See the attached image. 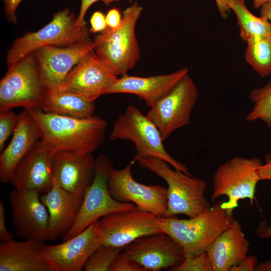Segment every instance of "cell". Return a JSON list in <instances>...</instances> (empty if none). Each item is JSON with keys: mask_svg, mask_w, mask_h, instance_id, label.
<instances>
[{"mask_svg": "<svg viewBox=\"0 0 271 271\" xmlns=\"http://www.w3.org/2000/svg\"><path fill=\"white\" fill-rule=\"evenodd\" d=\"M256 234L261 238H270L271 224L268 226L265 221H261L256 229Z\"/></svg>", "mask_w": 271, "mask_h": 271, "instance_id": "obj_40", "label": "cell"}, {"mask_svg": "<svg viewBox=\"0 0 271 271\" xmlns=\"http://www.w3.org/2000/svg\"><path fill=\"white\" fill-rule=\"evenodd\" d=\"M107 27L114 29L120 24L122 17L119 11L116 8L110 9L105 16Z\"/></svg>", "mask_w": 271, "mask_h": 271, "instance_id": "obj_38", "label": "cell"}, {"mask_svg": "<svg viewBox=\"0 0 271 271\" xmlns=\"http://www.w3.org/2000/svg\"><path fill=\"white\" fill-rule=\"evenodd\" d=\"M198 90L188 73L151 107L147 116L164 141L176 130L189 124Z\"/></svg>", "mask_w": 271, "mask_h": 271, "instance_id": "obj_10", "label": "cell"}, {"mask_svg": "<svg viewBox=\"0 0 271 271\" xmlns=\"http://www.w3.org/2000/svg\"><path fill=\"white\" fill-rule=\"evenodd\" d=\"M159 217L137 206L104 216L99 220L103 244L125 247L143 236L162 232L157 227Z\"/></svg>", "mask_w": 271, "mask_h": 271, "instance_id": "obj_16", "label": "cell"}, {"mask_svg": "<svg viewBox=\"0 0 271 271\" xmlns=\"http://www.w3.org/2000/svg\"><path fill=\"white\" fill-rule=\"evenodd\" d=\"M113 167L111 161L104 154H100L95 159L93 180L85 190L75 222L62 241L75 236L104 216L136 207L132 203L119 202L111 196L108 179Z\"/></svg>", "mask_w": 271, "mask_h": 271, "instance_id": "obj_7", "label": "cell"}, {"mask_svg": "<svg viewBox=\"0 0 271 271\" xmlns=\"http://www.w3.org/2000/svg\"><path fill=\"white\" fill-rule=\"evenodd\" d=\"M43 111L78 118L93 116L94 102L76 93L56 89L48 91L40 107Z\"/></svg>", "mask_w": 271, "mask_h": 271, "instance_id": "obj_25", "label": "cell"}, {"mask_svg": "<svg viewBox=\"0 0 271 271\" xmlns=\"http://www.w3.org/2000/svg\"><path fill=\"white\" fill-rule=\"evenodd\" d=\"M41 139L38 127L29 111L24 109L18 120L12 139L0 155V181L10 182L16 167L32 146Z\"/></svg>", "mask_w": 271, "mask_h": 271, "instance_id": "obj_22", "label": "cell"}, {"mask_svg": "<svg viewBox=\"0 0 271 271\" xmlns=\"http://www.w3.org/2000/svg\"><path fill=\"white\" fill-rule=\"evenodd\" d=\"M109 271H146L138 263L129 260L120 254L114 261Z\"/></svg>", "mask_w": 271, "mask_h": 271, "instance_id": "obj_32", "label": "cell"}, {"mask_svg": "<svg viewBox=\"0 0 271 271\" xmlns=\"http://www.w3.org/2000/svg\"><path fill=\"white\" fill-rule=\"evenodd\" d=\"M257 172L260 180H271V154L265 155L264 164L259 167Z\"/></svg>", "mask_w": 271, "mask_h": 271, "instance_id": "obj_39", "label": "cell"}, {"mask_svg": "<svg viewBox=\"0 0 271 271\" xmlns=\"http://www.w3.org/2000/svg\"><path fill=\"white\" fill-rule=\"evenodd\" d=\"M121 0H81L79 15L76 18L75 25L77 26H83L86 25L84 17L89 8L94 3L101 1L106 5Z\"/></svg>", "mask_w": 271, "mask_h": 271, "instance_id": "obj_33", "label": "cell"}, {"mask_svg": "<svg viewBox=\"0 0 271 271\" xmlns=\"http://www.w3.org/2000/svg\"><path fill=\"white\" fill-rule=\"evenodd\" d=\"M23 0H3L5 15L11 23L16 24L17 21L16 12Z\"/></svg>", "mask_w": 271, "mask_h": 271, "instance_id": "obj_36", "label": "cell"}, {"mask_svg": "<svg viewBox=\"0 0 271 271\" xmlns=\"http://www.w3.org/2000/svg\"><path fill=\"white\" fill-rule=\"evenodd\" d=\"M75 14L68 8L56 13L52 20L37 32L16 39L7 56L8 67L29 53L45 46L66 47L89 39L86 25H75Z\"/></svg>", "mask_w": 271, "mask_h": 271, "instance_id": "obj_8", "label": "cell"}, {"mask_svg": "<svg viewBox=\"0 0 271 271\" xmlns=\"http://www.w3.org/2000/svg\"><path fill=\"white\" fill-rule=\"evenodd\" d=\"M95 159L91 153L72 151L56 153L53 159V174L64 190L84 194L95 174Z\"/></svg>", "mask_w": 271, "mask_h": 271, "instance_id": "obj_19", "label": "cell"}, {"mask_svg": "<svg viewBox=\"0 0 271 271\" xmlns=\"http://www.w3.org/2000/svg\"><path fill=\"white\" fill-rule=\"evenodd\" d=\"M262 164L258 158L235 157L221 164L214 174L211 200L226 196L223 206L231 210L237 207L240 199H248L252 204L260 181L257 170Z\"/></svg>", "mask_w": 271, "mask_h": 271, "instance_id": "obj_9", "label": "cell"}, {"mask_svg": "<svg viewBox=\"0 0 271 271\" xmlns=\"http://www.w3.org/2000/svg\"><path fill=\"white\" fill-rule=\"evenodd\" d=\"M109 140L131 141L136 149L132 159L134 163L147 158H157L164 160L174 169L192 175L184 164L168 153L157 127L136 106H128L124 113L118 116L114 122Z\"/></svg>", "mask_w": 271, "mask_h": 271, "instance_id": "obj_5", "label": "cell"}, {"mask_svg": "<svg viewBox=\"0 0 271 271\" xmlns=\"http://www.w3.org/2000/svg\"><path fill=\"white\" fill-rule=\"evenodd\" d=\"M26 109L38 127L40 140L54 154L66 151L92 153L104 141L107 123L98 116L78 118L46 112L40 107Z\"/></svg>", "mask_w": 271, "mask_h": 271, "instance_id": "obj_1", "label": "cell"}, {"mask_svg": "<svg viewBox=\"0 0 271 271\" xmlns=\"http://www.w3.org/2000/svg\"><path fill=\"white\" fill-rule=\"evenodd\" d=\"M260 9V16L266 18L271 23V1L264 4Z\"/></svg>", "mask_w": 271, "mask_h": 271, "instance_id": "obj_42", "label": "cell"}, {"mask_svg": "<svg viewBox=\"0 0 271 271\" xmlns=\"http://www.w3.org/2000/svg\"><path fill=\"white\" fill-rule=\"evenodd\" d=\"M5 208L2 201H0V240L1 242H5L13 240V235L9 232L7 228L5 219Z\"/></svg>", "mask_w": 271, "mask_h": 271, "instance_id": "obj_35", "label": "cell"}, {"mask_svg": "<svg viewBox=\"0 0 271 271\" xmlns=\"http://www.w3.org/2000/svg\"><path fill=\"white\" fill-rule=\"evenodd\" d=\"M18 120V115L11 110L0 112V151L3 150L6 142L14 132Z\"/></svg>", "mask_w": 271, "mask_h": 271, "instance_id": "obj_31", "label": "cell"}, {"mask_svg": "<svg viewBox=\"0 0 271 271\" xmlns=\"http://www.w3.org/2000/svg\"><path fill=\"white\" fill-rule=\"evenodd\" d=\"M187 73L188 68H182L169 74L148 77L130 76L126 74L117 79L106 94H134L143 99L148 106L151 107Z\"/></svg>", "mask_w": 271, "mask_h": 271, "instance_id": "obj_21", "label": "cell"}, {"mask_svg": "<svg viewBox=\"0 0 271 271\" xmlns=\"http://www.w3.org/2000/svg\"><path fill=\"white\" fill-rule=\"evenodd\" d=\"M257 264V256L247 255L240 263L233 266L230 271H253Z\"/></svg>", "mask_w": 271, "mask_h": 271, "instance_id": "obj_37", "label": "cell"}, {"mask_svg": "<svg viewBox=\"0 0 271 271\" xmlns=\"http://www.w3.org/2000/svg\"><path fill=\"white\" fill-rule=\"evenodd\" d=\"M249 97L253 103V106L246 116V120L253 121L259 119L271 128V81L262 87L252 90Z\"/></svg>", "mask_w": 271, "mask_h": 271, "instance_id": "obj_28", "label": "cell"}, {"mask_svg": "<svg viewBox=\"0 0 271 271\" xmlns=\"http://www.w3.org/2000/svg\"><path fill=\"white\" fill-rule=\"evenodd\" d=\"M215 203L208 210L189 219L159 217L157 227L183 248L185 257L206 252L213 241L235 220L233 210Z\"/></svg>", "mask_w": 271, "mask_h": 271, "instance_id": "obj_2", "label": "cell"}, {"mask_svg": "<svg viewBox=\"0 0 271 271\" xmlns=\"http://www.w3.org/2000/svg\"><path fill=\"white\" fill-rule=\"evenodd\" d=\"M134 164L132 160L121 170L113 167L110 170L108 188L111 196L119 202L132 203L158 216H166L167 188L159 185H146L137 182L131 171Z\"/></svg>", "mask_w": 271, "mask_h": 271, "instance_id": "obj_12", "label": "cell"}, {"mask_svg": "<svg viewBox=\"0 0 271 271\" xmlns=\"http://www.w3.org/2000/svg\"><path fill=\"white\" fill-rule=\"evenodd\" d=\"M40 194L14 189L9 194L16 234L23 240H48L49 215Z\"/></svg>", "mask_w": 271, "mask_h": 271, "instance_id": "obj_14", "label": "cell"}, {"mask_svg": "<svg viewBox=\"0 0 271 271\" xmlns=\"http://www.w3.org/2000/svg\"><path fill=\"white\" fill-rule=\"evenodd\" d=\"M256 271H271V260L263 261L257 264L255 268Z\"/></svg>", "mask_w": 271, "mask_h": 271, "instance_id": "obj_43", "label": "cell"}, {"mask_svg": "<svg viewBox=\"0 0 271 271\" xmlns=\"http://www.w3.org/2000/svg\"><path fill=\"white\" fill-rule=\"evenodd\" d=\"M142 11L143 8L134 3L123 11L117 27H107L93 41L96 55L117 76L127 74L139 60L140 51L135 29Z\"/></svg>", "mask_w": 271, "mask_h": 271, "instance_id": "obj_3", "label": "cell"}, {"mask_svg": "<svg viewBox=\"0 0 271 271\" xmlns=\"http://www.w3.org/2000/svg\"><path fill=\"white\" fill-rule=\"evenodd\" d=\"M244 59L260 77L271 75V36L255 37L246 41Z\"/></svg>", "mask_w": 271, "mask_h": 271, "instance_id": "obj_27", "label": "cell"}, {"mask_svg": "<svg viewBox=\"0 0 271 271\" xmlns=\"http://www.w3.org/2000/svg\"><path fill=\"white\" fill-rule=\"evenodd\" d=\"M124 247L103 244L89 258L84 267V270L109 271Z\"/></svg>", "mask_w": 271, "mask_h": 271, "instance_id": "obj_29", "label": "cell"}, {"mask_svg": "<svg viewBox=\"0 0 271 271\" xmlns=\"http://www.w3.org/2000/svg\"><path fill=\"white\" fill-rule=\"evenodd\" d=\"M45 244L32 239L2 242L0 271H52L42 256Z\"/></svg>", "mask_w": 271, "mask_h": 271, "instance_id": "obj_24", "label": "cell"}, {"mask_svg": "<svg viewBox=\"0 0 271 271\" xmlns=\"http://www.w3.org/2000/svg\"><path fill=\"white\" fill-rule=\"evenodd\" d=\"M54 154L39 140L19 163L10 182L17 190L36 191L40 195L48 193L53 184Z\"/></svg>", "mask_w": 271, "mask_h": 271, "instance_id": "obj_18", "label": "cell"}, {"mask_svg": "<svg viewBox=\"0 0 271 271\" xmlns=\"http://www.w3.org/2000/svg\"><path fill=\"white\" fill-rule=\"evenodd\" d=\"M138 162L140 166L154 173L167 183L166 216L183 214L191 218L211 207L205 195L207 186L205 180L172 169L169 163L161 159L147 158Z\"/></svg>", "mask_w": 271, "mask_h": 271, "instance_id": "obj_4", "label": "cell"}, {"mask_svg": "<svg viewBox=\"0 0 271 271\" xmlns=\"http://www.w3.org/2000/svg\"><path fill=\"white\" fill-rule=\"evenodd\" d=\"M132 1H133V0H129V1H130H130L131 2Z\"/></svg>", "mask_w": 271, "mask_h": 271, "instance_id": "obj_45", "label": "cell"}, {"mask_svg": "<svg viewBox=\"0 0 271 271\" xmlns=\"http://www.w3.org/2000/svg\"><path fill=\"white\" fill-rule=\"evenodd\" d=\"M239 28V36L246 42L255 37L271 36V23L263 17H256L247 8L244 0H228Z\"/></svg>", "mask_w": 271, "mask_h": 271, "instance_id": "obj_26", "label": "cell"}, {"mask_svg": "<svg viewBox=\"0 0 271 271\" xmlns=\"http://www.w3.org/2000/svg\"><path fill=\"white\" fill-rule=\"evenodd\" d=\"M83 195L64 190L53 178L50 190L40 196L49 215L48 240L63 238L71 229L82 204Z\"/></svg>", "mask_w": 271, "mask_h": 271, "instance_id": "obj_20", "label": "cell"}, {"mask_svg": "<svg viewBox=\"0 0 271 271\" xmlns=\"http://www.w3.org/2000/svg\"><path fill=\"white\" fill-rule=\"evenodd\" d=\"M93 46V41L89 38L66 47L49 45L35 50L38 67L48 91L58 89L73 68Z\"/></svg>", "mask_w": 271, "mask_h": 271, "instance_id": "obj_17", "label": "cell"}, {"mask_svg": "<svg viewBox=\"0 0 271 271\" xmlns=\"http://www.w3.org/2000/svg\"><path fill=\"white\" fill-rule=\"evenodd\" d=\"M120 255L140 265L146 271L169 270L185 258L181 246L163 232L136 239L126 245Z\"/></svg>", "mask_w": 271, "mask_h": 271, "instance_id": "obj_13", "label": "cell"}, {"mask_svg": "<svg viewBox=\"0 0 271 271\" xmlns=\"http://www.w3.org/2000/svg\"><path fill=\"white\" fill-rule=\"evenodd\" d=\"M48 91L34 52L8 67L0 81V112L40 107Z\"/></svg>", "mask_w": 271, "mask_h": 271, "instance_id": "obj_6", "label": "cell"}, {"mask_svg": "<svg viewBox=\"0 0 271 271\" xmlns=\"http://www.w3.org/2000/svg\"><path fill=\"white\" fill-rule=\"evenodd\" d=\"M90 23L91 25L90 30L93 33L101 32L107 27L105 16L99 11L95 12L93 14L90 18Z\"/></svg>", "mask_w": 271, "mask_h": 271, "instance_id": "obj_34", "label": "cell"}, {"mask_svg": "<svg viewBox=\"0 0 271 271\" xmlns=\"http://www.w3.org/2000/svg\"><path fill=\"white\" fill-rule=\"evenodd\" d=\"M249 242L240 224L235 220L213 241L206 251L213 271H230L247 256Z\"/></svg>", "mask_w": 271, "mask_h": 271, "instance_id": "obj_23", "label": "cell"}, {"mask_svg": "<svg viewBox=\"0 0 271 271\" xmlns=\"http://www.w3.org/2000/svg\"><path fill=\"white\" fill-rule=\"evenodd\" d=\"M103 243V232L98 220L61 243L45 244L42 256L52 271H80Z\"/></svg>", "mask_w": 271, "mask_h": 271, "instance_id": "obj_11", "label": "cell"}, {"mask_svg": "<svg viewBox=\"0 0 271 271\" xmlns=\"http://www.w3.org/2000/svg\"><path fill=\"white\" fill-rule=\"evenodd\" d=\"M271 0H253L252 5L255 9H260L264 4Z\"/></svg>", "mask_w": 271, "mask_h": 271, "instance_id": "obj_44", "label": "cell"}, {"mask_svg": "<svg viewBox=\"0 0 271 271\" xmlns=\"http://www.w3.org/2000/svg\"><path fill=\"white\" fill-rule=\"evenodd\" d=\"M215 1L217 7L219 12L222 17L226 19L230 12V9L229 7L228 0H214Z\"/></svg>", "mask_w": 271, "mask_h": 271, "instance_id": "obj_41", "label": "cell"}, {"mask_svg": "<svg viewBox=\"0 0 271 271\" xmlns=\"http://www.w3.org/2000/svg\"><path fill=\"white\" fill-rule=\"evenodd\" d=\"M169 271H213L207 252L185 257L183 262Z\"/></svg>", "mask_w": 271, "mask_h": 271, "instance_id": "obj_30", "label": "cell"}, {"mask_svg": "<svg viewBox=\"0 0 271 271\" xmlns=\"http://www.w3.org/2000/svg\"><path fill=\"white\" fill-rule=\"evenodd\" d=\"M117 79L92 49L73 68L57 89L76 93L94 102L106 94Z\"/></svg>", "mask_w": 271, "mask_h": 271, "instance_id": "obj_15", "label": "cell"}]
</instances>
